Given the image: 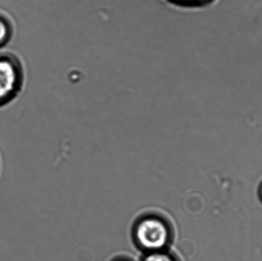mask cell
<instances>
[{"label": "cell", "instance_id": "6da1fadb", "mask_svg": "<svg viewBox=\"0 0 262 261\" xmlns=\"http://www.w3.org/2000/svg\"><path fill=\"white\" fill-rule=\"evenodd\" d=\"M136 242L148 253L164 251L170 239V231L165 221L156 216L143 218L134 230Z\"/></svg>", "mask_w": 262, "mask_h": 261}, {"label": "cell", "instance_id": "277c9868", "mask_svg": "<svg viewBox=\"0 0 262 261\" xmlns=\"http://www.w3.org/2000/svg\"><path fill=\"white\" fill-rule=\"evenodd\" d=\"M141 261H178L173 256L165 251L148 253L142 258Z\"/></svg>", "mask_w": 262, "mask_h": 261}, {"label": "cell", "instance_id": "7a4b0ae2", "mask_svg": "<svg viewBox=\"0 0 262 261\" xmlns=\"http://www.w3.org/2000/svg\"><path fill=\"white\" fill-rule=\"evenodd\" d=\"M19 67L9 57H0V107L7 104L18 90Z\"/></svg>", "mask_w": 262, "mask_h": 261}, {"label": "cell", "instance_id": "ba28073f", "mask_svg": "<svg viewBox=\"0 0 262 261\" xmlns=\"http://www.w3.org/2000/svg\"><path fill=\"white\" fill-rule=\"evenodd\" d=\"M0 169H1V163H0Z\"/></svg>", "mask_w": 262, "mask_h": 261}, {"label": "cell", "instance_id": "52a82bcc", "mask_svg": "<svg viewBox=\"0 0 262 261\" xmlns=\"http://www.w3.org/2000/svg\"><path fill=\"white\" fill-rule=\"evenodd\" d=\"M259 195L260 198H261V199L262 200V183L261 184V186H260L259 188Z\"/></svg>", "mask_w": 262, "mask_h": 261}, {"label": "cell", "instance_id": "5b68a950", "mask_svg": "<svg viewBox=\"0 0 262 261\" xmlns=\"http://www.w3.org/2000/svg\"><path fill=\"white\" fill-rule=\"evenodd\" d=\"M11 25L5 17L0 15V45L4 44L11 35Z\"/></svg>", "mask_w": 262, "mask_h": 261}, {"label": "cell", "instance_id": "8992f818", "mask_svg": "<svg viewBox=\"0 0 262 261\" xmlns=\"http://www.w3.org/2000/svg\"><path fill=\"white\" fill-rule=\"evenodd\" d=\"M112 261H131L130 260H128V259L126 258H116L115 260Z\"/></svg>", "mask_w": 262, "mask_h": 261}, {"label": "cell", "instance_id": "3957f363", "mask_svg": "<svg viewBox=\"0 0 262 261\" xmlns=\"http://www.w3.org/2000/svg\"><path fill=\"white\" fill-rule=\"evenodd\" d=\"M168 6L178 9H199L210 6L215 0H162Z\"/></svg>", "mask_w": 262, "mask_h": 261}]
</instances>
